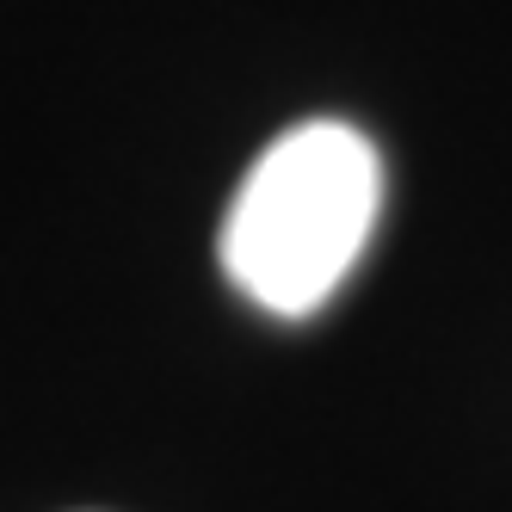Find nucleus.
<instances>
[{"label": "nucleus", "mask_w": 512, "mask_h": 512, "mask_svg": "<svg viewBox=\"0 0 512 512\" xmlns=\"http://www.w3.org/2000/svg\"><path fill=\"white\" fill-rule=\"evenodd\" d=\"M377 210L383 161L371 136L340 118H309L241 179L223 216V272L272 315H315L358 266Z\"/></svg>", "instance_id": "obj_1"}]
</instances>
